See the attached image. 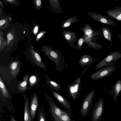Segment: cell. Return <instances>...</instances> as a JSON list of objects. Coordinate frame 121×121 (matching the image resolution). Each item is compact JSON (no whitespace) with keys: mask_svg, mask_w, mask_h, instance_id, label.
Here are the masks:
<instances>
[{"mask_svg":"<svg viewBox=\"0 0 121 121\" xmlns=\"http://www.w3.org/2000/svg\"><path fill=\"white\" fill-rule=\"evenodd\" d=\"M9 68L12 75L14 78H16L20 71L19 61L16 60L12 62L10 65Z\"/></svg>","mask_w":121,"mask_h":121,"instance_id":"e0dca14e","label":"cell"},{"mask_svg":"<svg viewBox=\"0 0 121 121\" xmlns=\"http://www.w3.org/2000/svg\"><path fill=\"white\" fill-rule=\"evenodd\" d=\"M29 77L27 75H25L24 77L23 81L19 83L18 85V90L23 92L26 90L27 85V80Z\"/></svg>","mask_w":121,"mask_h":121,"instance_id":"7402d4cb","label":"cell"},{"mask_svg":"<svg viewBox=\"0 0 121 121\" xmlns=\"http://www.w3.org/2000/svg\"><path fill=\"white\" fill-rule=\"evenodd\" d=\"M84 40L83 37V38H81L79 39L78 42V47L77 49L79 50H81L82 47V45L84 42Z\"/></svg>","mask_w":121,"mask_h":121,"instance_id":"f546056e","label":"cell"},{"mask_svg":"<svg viewBox=\"0 0 121 121\" xmlns=\"http://www.w3.org/2000/svg\"><path fill=\"white\" fill-rule=\"evenodd\" d=\"M101 29L104 38L112 44V34L109 27L107 26L104 25L102 27Z\"/></svg>","mask_w":121,"mask_h":121,"instance_id":"44dd1931","label":"cell"},{"mask_svg":"<svg viewBox=\"0 0 121 121\" xmlns=\"http://www.w3.org/2000/svg\"><path fill=\"white\" fill-rule=\"evenodd\" d=\"M116 68L114 63L101 69L92 74L90 78L91 80H95L107 77L114 73Z\"/></svg>","mask_w":121,"mask_h":121,"instance_id":"3957f363","label":"cell"},{"mask_svg":"<svg viewBox=\"0 0 121 121\" xmlns=\"http://www.w3.org/2000/svg\"><path fill=\"white\" fill-rule=\"evenodd\" d=\"M5 1L11 4H15L16 3V0H6Z\"/></svg>","mask_w":121,"mask_h":121,"instance_id":"e575fe53","label":"cell"},{"mask_svg":"<svg viewBox=\"0 0 121 121\" xmlns=\"http://www.w3.org/2000/svg\"><path fill=\"white\" fill-rule=\"evenodd\" d=\"M47 100L50 106L49 111L52 115V118L53 121H56L66 112L58 107L51 98L48 96Z\"/></svg>","mask_w":121,"mask_h":121,"instance_id":"52a82bcc","label":"cell"},{"mask_svg":"<svg viewBox=\"0 0 121 121\" xmlns=\"http://www.w3.org/2000/svg\"><path fill=\"white\" fill-rule=\"evenodd\" d=\"M78 17L77 16H74L67 19L61 24V28L62 29L66 28L71 26L73 23L78 22L79 20L77 19Z\"/></svg>","mask_w":121,"mask_h":121,"instance_id":"ffe728a7","label":"cell"},{"mask_svg":"<svg viewBox=\"0 0 121 121\" xmlns=\"http://www.w3.org/2000/svg\"><path fill=\"white\" fill-rule=\"evenodd\" d=\"M46 83L50 88L56 91H59L62 88L60 84L48 76L46 77Z\"/></svg>","mask_w":121,"mask_h":121,"instance_id":"d6986e66","label":"cell"},{"mask_svg":"<svg viewBox=\"0 0 121 121\" xmlns=\"http://www.w3.org/2000/svg\"><path fill=\"white\" fill-rule=\"evenodd\" d=\"M95 91V89H92L86 95L82 102L80 109V112L83 117L87 116L92 108Z\"/></svg>","mask_w":121,"mask_h":121,"instance_id":"5b68a950","label":"cell"},{"mask_svg":"<svg viewBox=\"0 0 121 121\" xmlns=\"http://www.w3.org/2000/svg\"><path fill=\"white\" fill-rule=\"evenodd\" d=\"M93 58L91 55L85 54L82 55L78 61L79 64L82 67L92 65L97 59Z\"/></svg>","mask_w":121,"mask_h":121,"instance_id":"5bb4252c","label":"cell"},{"mask_svg":"<svg viewBox=\"0 0 121 121\" xmlns=\"http://www.w3.org/2000/svg\"><path fill=\"white\" fill-rule=\"evenodd\" d=\"M30 112L28 98L25 99L24 105V121H33Z\"/></svg>","mask_w":121,"mask_h":121,"instance_id":"ac0fdd59","label":"cell"},{"mask_svg":"<svg viewBox=\"0 0 121 121\" xmlns=\"http://www.w3.org/2000/svg\"><path fill=\"white\" fill-rule=\"evenodd\" d=\"M117 35L119 38L120 39V41H121V34L119 33H118Z\"/></svg>","mask_w":121,"mask_h":121,"instance_id":"8d00e7d4","label":"cell"},{"mask_svg":"<svg viewBox=\"0 0 121 121\" xmlns=\"http://www.w3.org/2000/svg\"><path fill=\"white\" fill-rule=\"evenodd\" d=\"M33 2L36 9L39 10L42 7V1L41 0H33Z\"/></svg>","mask_w":121,"mask_h":121,"instance_id":"f1b7e54d","label":"cell"},{"mask_svg":"<svg viewBox=\"0 0 121 121\" xmlns=\"http://www.w3.org/2000/svg\"></svg>","mask_w":121,"mask_h":121,"instance_id":"74e56055","label":"cell"},{"mask_svg":"<svg viewBox=\"0 0 121 121\" xmlns=\"http://www.w3.org/2000/svg\"><path fill=\"white\" fill-rule=\"evenodd\" d=\"M46 31H41L38 35L36 39V41H38L45 33H47Z\"/></svg>","mask_w":121,"mask_h":121,"instance_id":"4dcf8cb0","label":"cell"},{"mask_svg":"<svg viewBox=\"0 0 121 121\" xmlns=\"http://www.w3.org/2000/svg\"><path fill=\"white\" fill-rule=\"evenodd\" d=\"M87 14L91 18L99 22L107 25L116 26L115 23L113 20L99 13L89 12Z\"/></svg>","mask_w":121,"mask_h":121,"instance_id":"9c48e42d","label":"cell"},{"mask_svg":"<svg viewBox=\"0 0 121 121\" xmlns=\"http://www.w3.org/2000/svg\"><path fill=\"white\" fill-rule=\"evenodd\" d=\"M36 78L34 76H33L30 78V83L31 85H32L34 84L35 82Z\"/></svg>","mask_w":121,"mask_h":121,"instance_id":"1f68e13d","label":"cell"},{"mask_svg":"<svg viewBox=\"0 0 121 121\" xmlns=\"http://www.w3.org/2000/svg\"><path fill=\"white\" fill-rule=\"evenodd\" d=\"M112 89L109 95L110 96L112 95L116 103L117 97H120L119 94L121 91V80H117L114 86H111Z\"/></svg>","mask_w":121,"mask_h":121,"instance_id":"2e32d148","label":"cell"},{"mask_svg":"<svg viewBox=\"0 0 121 121\" xmlns=\"http://www.w3.org/2000/svg\"><path fill=\"white\" fill-rule=\"evenodd\" d=\"M12 20L10 17H7L0 21V29H4L6 28L9 24V22Z\"/></svg>","mask_w":121,"mask_h":121,"instance_id":"d4e9b609","label":"cell"},{"mask_svg":"<svg viewBox=\"0 0 121 121\" xmlns=\"http://www.w3.org/2000/svg\"><path fill=\"white\" fill-rule=\"evenodd\" d=\"M3 34L2 32L0 31V51L1 52L5 48L6 44V40L4 38Z\"/></svg>","mask_w":121,"mask_h":121,"instance_id":"83f0119b","label":"cell"},{"mask_svg":"<svg viewBox=\"0 0 121 121\" xmlns=\"http://www.w3.org/2000/svg\"><path fill=\"white\" fill-rule=\"evenodd\" d=\"M53 96L61 104L65 111L68 113L72 117L73 115L72 112V109L71 104L69 101L65 97L57 92L51 90Z\"/></svg>","mask_w":121,"mask_h":121,"instance_id":"ba28073f","label":"cell"},{"mask_svg":"<svg viewBox=\"0 0 121 121\" xmlns=\"http://www.w3.org/2000/svg\"></svg>","mask_w":121,"mask_h":121,"instance_id":"f35d334b","label":"cell"},{"mask_svg":"<svg viewBox=\"0 0 121 121\" xmlns=\"http://www.w3.org/2000/svg\"><path fill=\"white\" fill-rule=\"evenodd\" d=\"M10 121H17L15 118L14 117V116H13V115L12 114L11 116Z\"/></svg>","mask_w":121,"mask_h":121,"instance_id":"d590c367","label":"cell"},{"mask_svg":"<svg viewBox=\"0 0 121 121\" xmlns=\"http://www.w3.org/2000/svg\"><path fill=\"white\" fill-rule=\"evenodd\" d=\"M30 52L31 58L36 65L41 69L46 70V67L43 63L40 55L35 50L33 47L30 48Z\"/></svg>","mask_w":121,"mask_h":121,"instance_id":"8fae6325","label":"cell"},{"mask_svg":"<svg viewBox=\"0 0 121 121\" xmlns=\"http://www.w3.org/2000/svg\"><path fill=\"white\" fill-rule=\"evenodd\" d=\"M41 50L55 64L56 71L61 72L63 70L65 65L64 57L59 49L54 50L51 47L45 45L42 47Z\"/></svg>","mask_w":121,"mask_h":121,"instance_id":"6da1fadb","label":"cell"},{"mask_svg":"<svg viewBox=\"0 0 121 121\" xmlns=\"http://www.w3.org/2000/svg\"><path fill=\"white\" fill-rule=\"evenodd\" d=\"M81 87V82H73L68 86L67 91L74 101H75L80 94Z\"/></svg>","mask_w":121,"mask_h":121,"instance_id":"30bf717a","label":"cell"},{"mask_svg":"<svg viewBox=\"0 0 121 121\" xmlns=\"http://www.w3.org/2000/svg\"><path fill=\"white\" fill-rule=\"evenodd\" d=\"M62 35L63 38L71 47L74 48V43L77 42V36L76 33L64 30Z\"/></svg>","mask_w":121,"mask_h":121,"instance_id":"7c38bea8","label":"cell"},{"mask_svg":"<svg viewBox=\"0 0 121 121\" xmlns=\"http://www.w3.org/2000/svg\"><path fill=\"white\" fill-rule=\"evenodd\" d=\"M39 27L38 25L35 26L34 28L33 33L35 35L37 33L38 31Z\"/></svg>","mask_w":121,"mask_h":121,"instance_id":"836d02e7","label":"cell"},{"mask_svg":"<svg viewBox=\"0 0 121 121\" xmlns=\"http://www.w3.org/2000/svg\"><path fill=\"white\" fill-rule=\"evenodd\" d=\"M84 27L81 28L84 33L83 36L84 43L88 45L91 43H95L103 36V34L101 31L95 30L88 24H84Z\"/></svg>","mask_w":121,"mask_h":121,"instance_id":"7a4b0ae2","label":"cell"},{"mask_svg":"<svg viewBox=\"0 0 121 121\" xmlns=\"http://www.w3.org/2000/svg\"><path fill=\"white\" fill-rule=\"evenodd\" d=\"M104 106L103 99L99 98L95 103L91 113L92 121H100L104 112Z\"/></svg>","mask_w":121,"mask_h":121,"instance_id":"8992f818","label":"cell"},{"mask_svg":"<svg viewBox=\"0 0 121 121\" xmlns=\"http://www.w3.org/2000/svg\"><path fill=\"white\" fill-rule=\"evenodd\" d=\"M38 121H48L46 118L44 110L41 108L40 109L38 112Z\"/></svg>","mask_w":121,"mask_h":121,"instance_id":"4316f807","label":"cell"},{"mask_svg":"<svg viewBox=\"0 0 121 121\" xmlns=\"http://www.w3.org/2000/svg\"><path fill=\"white\" fill-rule=\"evenodd\" d=\"M0 90L3 95L9 98V95L6 86L0 76Z\"/></svg>","mask_w":121,"mask_h":121,"instance_id":"603a6c76","label":"cell"},{"mask_svg":"<svg viewBox=\"0 0 121 121\" xmlns=\"http://www.w3.org/2000/svg\"><path fill=\"white\" fill-rule=\"evenodd\" d=\"M37 96L36 94L33 95L30 103V111L33 120H34L38 107Z\"/></svg>","mask_w":121,"mask_h":121,"instance_id":"9a60e30c","label":"cell"},{"mask_svg":"<svg viewBox=\"0 0 121 121\" xmlns=\"http://www.w3.org/2000/svg\"><path fill=\"white\" fill-rule=\"evenodd\" d=\"M7 38L8 40L11 41L13 39L14 37L13 34L11 33H9L7 35Z\"/></svg>","mask_w":121,"mask_h":121,"instance_id":"d6a6232c","label":"cell"},{"mask_svg":"<svg viewBox=\"0 0 121 121\" xmlns=\"http://www.w3.org/2000/svg\"><path fill=\"white\" fill-rule=\"evenodd\" d=\"M121 58V51H113L107 55L95 67L96 70L100 69L106 66L114 63Z\"/></svg>","mask_w":121,"mask_h":121,"instance_id":"277c9868","label":"cell"},{"mask_svg":"<svg viewBox=\"0 0 121 121\" xmlns=\"http://www.w3.org/2000/svg\"><path fill=\"white\" fill-rule=\"evenodd\" d=\"M49 1L51 7L57 12V13H58V12L59 13L62 12L61 8L58 0H49Z\"/></svg>","mask_w":121,"mask_h":121,"instance_id":"cb8c5ba5","label":"cell"},{"mask_svg":"<svg viewBox=\"0 0 121 121\" xmlns=\"http://www.w3.org/2000/svg\"><path fill=\"white\" fill-rule=\"evenodd\" d=\"M56 121H75L72 119L70 115L66 112L63 113Z\"/></svg>","mask_w":121,"mask_h":121,"instance_id":"484cf974","label":"cell"},{"mask_svg":"<svg viewBox=\"0 0 121 121\" xmlns=\"http://www.w3.org/2000/svg\"><path fill=\"white\" fill-rule=\"evenodd\" d=\"M107 15L111 18L121 21V6H116L107 11Z\"/></svg>","mask_w":121,"mask_h":121,"instance_id":"4fadbf2b","label":"cell"}]
</instances>
